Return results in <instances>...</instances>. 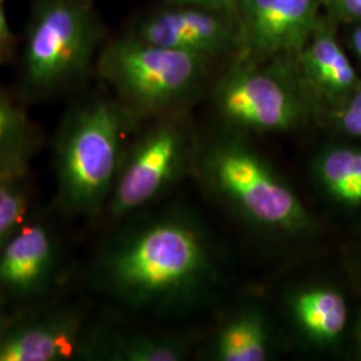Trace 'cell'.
I'll return each mask as SVG.
<instances>
[{
  "label": "cell",
  "mask_w": 361,
  "mask_h": 361,
  "mask_svg": "<svg viewBox=\"0 0 361 361\" xmlns=\"http://www.w3.org/2000/svg\"><path fill=\"white\" fill-rule=\"evenodd\" d=\"M99 281L135 310H183L204 301L221 277L219 253L204 224L169 212L135 225L104 250Z\"/></svg>",
  "instance_id": "obj_1"
},
{
  "label": "cell",
  "mask_w": 361,
  "mask_h": 361,
  "mask_svg": "<svg viewBox=\"0 0 361 361\" xmlns=\"http://www.w3.org/2000/svg\"><path fill=\"white\" fill-rule=\"evenodd\" d=\"M214 104L222 121L240 134L290 133L320 113L292 56L241 58L221 78Z\"/></svg>",
  "instance_id": "obj_4"
},
{
  "label": "cell",
  "mask_w": 361,
  "mask_h": 361,
  "mask_svg": "<svg viewBox=\"0 0 361 361\" xmlns=\"http://www.w3.org/2000/svg\"><path fill=\"white\" fill-rule=\"evenodd\" d=\"M58 249L42 224H23L0 249V292L18 298L37 296L52 280Z\"/></svg>",
  "instance_id": "obj_12"
},
{
  "label": "cell",
  "mask_w": 361,
  "mask_h": 361,
  "mask_svg": "<svg viewBox=\"0 0 361 361\" xmlns=\"http://www.w3.org/2000/svg\"><path fill=\"white\" fill-rule=\"evenodd\" d=\"M28 201L18 180H0V249L26 219Z\"/></svg>",
  "instance_id": "obj_18"
},
{
  "label": "cell",
  "mask_w": 361,
  "mask_h": 361,
  "mask_svg": "<svg viewBox=\"0 0 361 361\" xmlns=\"http://www.w3.org/2000/svg\"><path fill=\"white\" fill-rule=\"evenodd\" d=\"M35 147L37 135L26 113L0 91V180H20Z\"/></svg>",
  "instance_id": "obj_16"
},
{
  "label": "cell",
  "mask_w": 361,
  "mask_h": 361,
  "mask_svg": "<svg viewBox=\"0 0 361 361\" xmlns=\"http://www.w3.org/2000/svg\"><path fill=\"white\" fill-rule=\"evenodd\" d=\"M326 114L341 134L361 141V82L343 104Z\"/></svg>",
  "instance_id": "obj_19"
},
{
  "label": "cell",
  "mask_w": 361,
  "mask_h": 361,
  "mask_svg": "<svg viewBox=\"0 0 361 361\" xmlns=\"http://www.w3.org/2000/svg\"><path fill=\"white\" fill-rule=\"evenodd\" d=\"M273 350L271 325L258 305H246L221 324L210 344L217 361L268 360Z\"/></svg>",
  "instance_id": "obj_14"
},
{
  "label": "cell",
  "mask_w": 361,
  "mask_h": 361,
  "mask_svg": "<svg viewBox=\"0 0 361 361\" xmlns=\"http://www.w3.org/2000/svg\"><path fill=\"white\" fill-rule=\"evenodd\" d=\"M128 114L109 101L83 104L67 118L56 143V178L62 205L94 214L109 201L122 165Z\"/></svg>",
  "instance_id": "obj_3"
},
{
  "label": "cell",
  "mask_w": 361,
  "mask_h": 361,
  "mask_svg": "<svg viewBox=\"0 0 361 361\" xmlns=\"http://www.w3.org/2000/svg\"><path fill=\"white\" fill-rule=\"evenodd\" d=\"M286 310L300 336L317 347L337 343L348 324L345 297L325 285L292 290L286 297Z\"/></svg>",
  "instance_id": "obj_13"
},
{
  "label": "cell",
  "mask_w": 361,
  "mask_h": 361,
  "mask_svg": "<svg viewBox=\"0 0 361 361\" xmlns=\"http://www.w3.org/2000/svg\"><path fill=\"white\" fill-rule=\"evenodd\" d=\"M324 15L336 26L349 27L361 22V0H322Z\"/></svg>",
  "instance_id": "obj_20"
},
{
  "label": "cell",
  "mask_w": 361,
  "mask_h": 361,
  "mask_svg": "<svg viewBox=\"0 0 361 361\" xmlns=\"http://www.w3.org/2000/svg\"><path fill=\"white\" fill-rule=\"evenodd\" d=\"M83 1H86V3H89V4H92L94 0H83Z\"/></svg>",
  "instance_id": "obj_26"
},
{
  "label": "cell",
  "mask_w": 361,
  "mask_h": 361,
  "mask_svg": "<svg viewBox=\"0 0 361 361\" xmlns=\"http://www.w3.org/2000/svg\"><path fill=\"white\" fill-rule=\"evenodd\" d=\"M192 134L180 119H164L126 150L109 198L113 217L122 219L158 200L195 159Z\"/></svg>",
  "instance_id": "obj_7"
},
{
  "label": "cell",
  "mask_w": 361,
  "mask_h": 361,
  "mask_svg": "<svg viewBox=\"0 0 361 361\" xmlns=\"http://www.w3.org/2000/svg\"><path fill=\"white\" fill-rule=\"evenodd\" d=\"M85 349L77 312L51 310L7 325L0 337V361H62Z\"/></svg>",
  "instance_id": "obj_11"
},
{
  "label": "cell",
  "mask_w": 361,
  "mask_h": 361,
  "mask_svg": "<svg viewBox=\"0 0 361 361\" xmlns=\"http://www.w3.org/2000/svg\"><path fill=\"white\" fill-rule=\"evenodd\" d=\"M6 328H7V324H6V312H4L3 304H1V301H0V337L3 335V332L6 331Z\"/></svg>",
  "instance_id": "obj_25"
},
{
  "label": "cell",
  "mask_w": 361,
  "mask_h": 361,
  "mask_svg": "<svg viewBox=\"0 0 361 361\" xmlns=\"http://www.w3.org/2000/svg\"><path fill=\"white\" fill-rule=\"evenodd\" d=\"M237 49L244 59L295 56L324 16L322 0H238Z\"/></svg>",
  "instance_id": "obj_8"
},
{
  "label": "cell",
  "mask_w": 361,
  "mask_h": 361,
  "mask_svg": "<svg viewBox=\"0 0 361 361\" xmlns=\"http://www.w3.org/2000/svg\"><path fill=\"white\" fill-rule=\"evenodd\" d=\"M348 30L349 47L361 63V22L349 26Z\"/></svg>",
  "instance_id": "obj_22"
},
{
  "label": "cell",
  "mask_w": 361,
  "mask_h": 361,
  "mask_svg": "<svg viewBox=\"0 0 361 361\" xmlns=\"http://www.w3.org/2000/svg\"><path fill=\"white\" fill-rule=\"evenodd\" d=\"M10 46H11V31H10L7 15H6L4 0H0V65L7 58Z\"/></svg>",
  "instance_id": "obj_21"
},
{
  "label": "cell",
  "mask_w": 361,
  "mask_h": 361,
  "mask_svg": "<svg viewBox=\"0 0 361 361\" xmlns=\"http://www.w3.org/2000/svg\"><path fill=\"white\" fill-rule=\"evenodd\" d=\"M176 6H201V7H212L216 8L212 0H169Z\"/></svg>",
  "instance_id": "obj_23"
},
{
  "label": "cell",
  "mask_w": 361,
  "mask_h": 361,
  "mask_svg": "<svg viewBox=\"0 0 361 361\" xmlns=\"http://www.w3.org/2000/svg\"><path fill=\"white\" fill-rule=\"evenodd\" d=\"M190 347L183 336L135 334L104 344L101 355L116 361H180L188 357Z\"/></svg>",
  "instance_id": "obj_17"
},
{
  "label": "cell",
  "mask_w": 361,
  "mask_h": 361,
  "mask_svg": "<svg viewBox=\"0 0 361 361\" xmlns=\"http://www.w3.org/2000/svg\"><path fill=\"white\" fill-rule=\"evenodd\" d=\"M133 35L207 59L237 49L238 40L233 13L212 7L176 4L149 15Z\"/></svg>",
  "instance_id": "obj_9"
},
{
  "label": "cell",
  "mask_w": 361,
  "mask_h": 361,
  "mask_svg": "<svg viewBox=\"0 0 361 361\" xmlns=\"http://www.w3.org/2000/svg\"><path fill=\"white\" fill-rule=\"evenodd\" d=\"M214 7L221 11H226V13H234L235 4L238 0H212Z\"/></svg>",
  "instance_id": "obj_24"
},
{
  "label": "cell",
  "mask_w": 361,
  "mask_h": 361,
  "mask_svg": "<svg viewBox=\"0 0 361 361\" xmlns=\"http://www.w3.org/2000/svg\"><path fill=\"white\" fill-rule=\"evenodd\" d=\"M207 192L246 226L280 240H300L314 231V219L290 183L240 133L197 150Z\"/></svg>",
  "instance_id": "obj_2"
},
{
  "label": "cell",
  "mask_w": 361,
  "mask_h": 361,
  "mask_svg": "<svg viewBox=\"0 0 361 361\" xmlns=\"http://www.w3.org/2000/svg\"><path fill=\"white\" fill-rule=\"evenodd\" d=\"M312 177L336 204L361 207V146L324 147L312 161Z\"/></svg>",
  "instance_id": "obj_15"
},
{
  "label": "cell",
  "mask_w": 361,
  "mask_h": 361,
  "mask_svg": "<svg viewBox=\"0 0 361 361\" xmlns=\"http://www.w3.org/2000/svg\"><path fill=\"white\" fill-rule=\"evenodd\" d=\"M293 58L297 74L320 111L343 104L360 85L356 67L325 15Z\"/></svg>",
  "instance_id": "obj_10"
},
{
  "label": "cell",
  "mask_w": 361,
  "mask_h": 361,
  "mask_svg": "<svg viewBox=\"0 0 361 361\" xmlns=\"http://www.w3.org/2000/svg\"><path fill=\"white\" fill-rule=\"evenodd\" d=\"M83 0H42L27 32L25 79L32 90L52 91L90 65L99 31Z\"/></svg>",
  "instance_id": "obj_6"
},
{
  "label": "cell",
  "mask_w": 361,
  "mask_h": 361,
  "mask_svg": "<svg viewBox=\"0 0 361 361\" xmlns=\"http://www.w3.org/2000/svg\"><path fill=\"white\" fill-rule=\"evenodd\" d=\"M209 59L130 35L104 47L98 70L126 109L138 114L166 110L193 90Z\"/></svg>",
  "instance_id": "obj_5"
}]
</instances>
